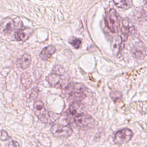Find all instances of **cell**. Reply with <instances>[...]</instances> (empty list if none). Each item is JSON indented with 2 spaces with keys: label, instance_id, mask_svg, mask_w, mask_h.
Masks as SVG:
<instances>
[{
  "label": "cell",
  "instance_id": "cell-22",
  "mask_svg": "<svg viewBox=\"0 0 147 147\" xmlns=\"http://www.w3.org/2000/svg\"><path fill=\"white\" fill-rule=\"evenodd\" d=\"M145 17H146V19L147 20V13H146V14H145Z\"/></svg>",
  "mask_w": 147,
  "mask_h": 147
},
{
  "label": "cell",
  "instance_id": "cell-19",
  "mask_svg": "<svg viewBox=\"0 0 147 147\" xmlns=\"http://www.w3.org/2000/svg\"><path fill=\"white\" fill-rule=\"evenodd\" d=\"M10 138L8 133L3 129L0 130V140L2 141H6Z\"/></svg>",
  "mask_w": 147,
  "mask_h": 147
},
{
  "label": "cell",
  "instance_id": "cell-5",
  "mask_svg": "<svg viewBox=\"0 0 147 147\" xmlns=\"http://www.w3.org/2000/svg\"><path fill=\"white\" fill-rule=\"evenodd\" d=\"M34 115L42 122L47 123L49 121V114L41 100H36L33 105Z\"/></svg>",
  "mask_w": 147,
  "mask_h": 147
},
{
  "label": "cell",
  "instance_id": "cell-7",
  "mask_svg": "<svg viewBox=\"0 0 147 147\" xmlns=\"http://www.w3.org/2000/svg\"><path fill=\"white\" fill-rule=\"evenodd\" d=\"M133 136V131L128 129L125 128L117 131L114 137V142L117 144H123L128 142Z\"/></svg>",
  "mask_w": 147,
  "mask_h": 147
},
{
  "label": "cell",
  "instance_id": "cell-11",
  "mask_svg": "<svg viewBox=\"0 0 147 147\" xmlns=\"http://www.w3.org/2000/svg\"><path fill=\"white\" fill-rule=\"evenodd\" d=\"M56 48L53 45H48L42 49L40 52V56L43 60H47L49 59L53 54L55 52Z\"/></svg>",
  "mask_w": 147,
  "mask_h": 147
},
{
  "label": "cell",
  "instance_id": "cell-12",
  "mask_svg": "<svg viewBox=\"0 0 147 147\" xmlns=\"http://www.w3.org/2000/svg\"><path fill=\"white\" fill-rule=\"evenodd\" d=\"M17 63L22 69L28 68L31 63V56L28 53H24L21 58L17 60Z\"/></svg>",
  "mask_w": 147,
  "mask_h": 147
},
{
  "label": "cell",
  "instance_id": "cell-21",
  "mask_svg": "<svg viewBox=\"0 0 147 147\" xmlns=\"http://www.w3.org/2000/svg\"><path fill=\"white\" fill-rule=\"evenodd\" d=\"M144 2H145V6L147 7V0H144Z\"/></svg>",
  "mask_w": 147,
  "mask_h": 147
},
{
  "label": "cell",
  "instance_id": "cell-10",
  "mask_svg": "<svg viewBox=\"0 0 147 147\" xmlns=\"http://www.w3.org/2000/svg\"><path fill=\"white\" fill-rule=\"evenodd\" d=\"M134 30V27H131L129 25V23L127 21H122V27L121 28V38L122 41H126L129 34L130 32H133V30Z\"/></svg>",
  "mask_w": 147,
  "mask_h": 147
},
{
  "label": "cell",
  "instance_id": "cell-9",
  "mask_svg": "<svg viewBox=\"0 0 147 147\" xmlns=\"http://www.w3.org/2000/svg\"><path fill=\"white\" fill-rule=\"evenodd\" d=\"M32 33V30L29 28H22L16 32L14 37L17 41H25L29 38Z\"/></svg>",
  "mask_w": 147,
  "mask_h": 147
},
{
  "label": "cell",
  "instance_id": "cell-16",
  "mask_svg": "<svg viewBox=\"0 0 147 147\" xmlns=\"http://www.w3.org/2000/svg\"><path fill=\"white\" fill-rule=\"evenodd\" d=\"M114 4L118 7L128 9L131 7L132 3L130 0H113Z\"/></svg>",
  "mask_w": 147,
  "mask_h": 147
},
{
  "label": "cell",
  "instance_id": "cell-8",
  "mask_svg": "<svg viewBox=\"0 0 147 147\" xmlns=\"http://www.w3.org/2000/svg\"><path fill=\"white\" fill-rule=\"evenodd\" d=\"M47 82L53 87L56 88H61L64 83V79L61 74L52 72L50 74L47 78Z\"/></svg>",
  "mask_w": 147,
  "mask_h": 147
},
{
  "label": "cell",
  "instance_id": "cell-14",
  "mask_svg": "<svg viewBox=\"0 0 147 147\" xmlns=\"http://www.w3.org/2000/svg\"><path fill=\"white\" fill-rule=\"evenodd\" d=\"M122 42V40L121 36H117L114 38L111 44V49L115 55H118L120 52Z\"/></svg>",
  "mask_w": 147,
  "mask_h": 147
},
{
  "label": "cell",
  "instance_id": "cell-18",
  "mask_svg": "<svg viewBox=\"0 0 147 147\" xmlns=\"http://www.w3.org/2000/svg\"><path fill=\"white\" fill-rule=\"evenodd\" d=\"M110 95L114 102H116L117 100L119 99L122 97V94L119 91H117L111 92L110 94Z\"/></svg>",
  "mask_w": 147,
  "mask_h": 147
},
{
  "label": "cell",
  "instance_id": "cell-20",
  "mask_svg": "<svg viewBox=\"0 0 147 147\" xmlns=\"http://www.w3.org/2000/svg\"><path fill=\"white\" fill-rule=\"evenodd\" d=\"M7 147H21L19 142L15 140H11L9 142Z\"/></svg>",
  "mask_w": 147,
  "mask_h": 147
},
{
  "label": "cell",
  "instance_id": "cell-4",
  "mask_svg": "<svg viewBox=\"0 0 147 147\" xmlns=\"http://www.w3.org/2000/svg\"><path fill=\"white\" fill-rule=\"evenodd\" d=\"M51 133L52 135L57 138L68 137L72 133V128L67 125L54 124L51 129Z\"/></svg>",
  "mask_w": 147,
  "mask_h": 147
},
{
  "label": "cell",
  "instance_id": "cell-13",
  "mask_svg": "<svg viewBox=\"0 0 147 147\" xmlns=\"http://www.w3.org/2000/svg\"><path fill=\"white\" fill-rule=\"evenodd\" d=\"M144 45L142 42L136 43L133 47V54L137 59H142L144 54Z\"/></svg>",
  "mask_w": 147,
  "mask_h": 147
},
{
  "label": "cell",
  "instance_id": "cell-6",
  "mask_svg": "<svg viewBox=\"0 0 147 147\" xmlns=\"http://www.w3.org/2000/svg\"><path fill=\"white\" fill-rule=\"evenodd\" d=\"M22 22L19 17H16L10 20L4 21L3 24L1 25L2 32L5 34H8L11 31L18 30L22 28Z\"/></svg>",
  "mask_w": 147,
  "mask_h": 147
},
{
  "label": "cell",
  "instance_id": "cell-15",
  "mask_svg": "<svg viewBox=\"0 0 147 147\" xmlns=\"http://www.w3.org/2000/svg\"><path fill=\"white\" fill-rule=\"evenodd\" d=\"M21 82L26 88H29L33 84L30 75L27 72H23L21 76Z\"/></svg>",
  "mask_w": 147,
  "mask_h": 147
},
{
  "label": "cell",
  "instance_id": "cell-17",
  "mask_svg": "<svg viewBox=\"0 0 147 147\" xmlns=\"http://www.w3.org/2000/svg\"><path fill=\"white\" fill-rule=\"evenodd\" d=\"M69 43L75 49H79L82 44V41L80 38L75 37H71L68 40Z\"/></svg>",
  "mask_w": 147,
  "mask_h": 147
},
{
  "label": "cell",
  "instance_id": "cell-1",
  "mask_svg": "<svg viewBox=\"0 0 147 147\" xmlns=\"http://www.w3.org/2000/svg\"><path fill=\"white\" fill-rule=\"evenodd\" d=\"M70 116L76 126L83 129H90L95 126L93 118L82 109L78 102H74L69 108Z\"/></svg>",
  "mask_w": 147,
  "mask_h": 147
},
{
  "label": "cell",
  "instance_id": "cell-2",
  "mask_svg": "<svg viewBox=\"0 0 147 147\" xmlns=\"http://www.w3.org/2000/svg\"><path fill=\"white\" fill-rule=\"evenodd\" d=\"M66 92L76 102L82 101L86 97V87L80 83L68 85L66 88Z\"/></svg>",
  "mask_w": 147,
  "mask_h": 147
},
{
  "label": "cell",
  "instance_id": "cell-3",
  "mask_svg": "<svg viewBox=\"0 0 147 147\" xmlns=\"http://www.w3.org/2000/svg\"><path fill=\"white\" fill-rule=\"evenodd\" d=\"M106 23L113 33H118L121 27V17L114 9H110L106 16Z\"/></svg>",
  "mask_w": 147,
  "mask_h": 147
}]
</instances>
